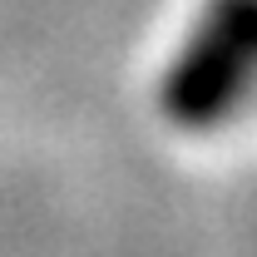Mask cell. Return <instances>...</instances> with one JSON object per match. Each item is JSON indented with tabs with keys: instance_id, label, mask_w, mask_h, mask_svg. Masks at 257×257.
I'll list each match as a JSON object with an SVG mask.
<instances>
[{
	"instance_id": "cell-1",
	"label": "cell",
	"mask_w": 257,
	"mask_h": 257,
	"mask_svg": "<svg viewBox=\"0 0 257 257\" xmlns=\"http://www.w3.org/2000/svg\"><path fill=\"white\" fill-rule=\"evenodd\" d=\"M257 84V0H208L163 74V114L178 128H213Z\"/></svg>"
}]
</instances>
